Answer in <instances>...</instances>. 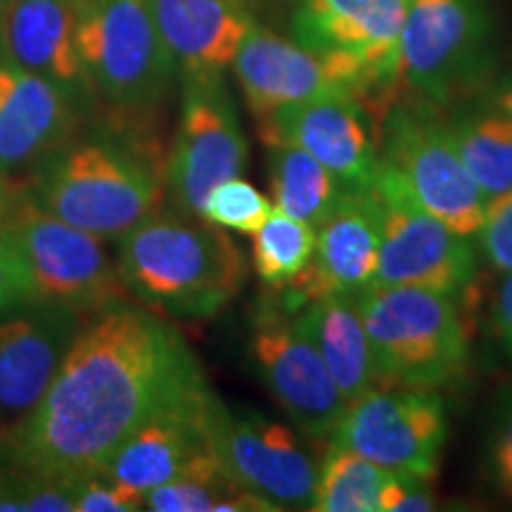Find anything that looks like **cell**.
<instances>
[{
    "mask_svg": "<svg viewBox=\"0 0 512 512\" xmlns=\"http://www.w3.org/2000/svg\"><path fill=\"white\" fill-rule=\"evenodd\" d=\"M382 238V204L375 190H349L316 226L311 264L283 287L287 311L325 294H361L375 280Z\"/></svg>",
    "mask_w": 512,
    "mask_h": 512,
    "instance_id": "obj_17",
    "label": "cell"
},
{
    "mask_svg": "<svg viewBox=\"0 0 512 512\" xmlns=\"http://www.w3.org/2000/svg\"><path fill=\"white\" fill-rule=\"evenodd\" d=\"M261 138L287 140L318 159L349 190H375L382 174L380 131L361 98H318L285 107L264 121Z\"/></svg>",
    "mask_w": 512,
    "mask_h": 512,
    "instance_id": "obj_16",
    "label": "cell"
},
{
    "mask_svg": "<svg viewBox=\"0 0 512 512\" xmlns=\"http://www.w3.org/2000/svg\"><path fill=\"white\" fill-rule=\"evenodd\" d=\"M392 470L330 444L318 470L313 512H380L382 491Z\"/></svg>",
    "mask_w": 512,
    "mask_h": 512,
    "instance_id": "obj_27",
    "label": "cell"
},
{
    "mask_svg": "<svg viewBox=\"0 0 512 512\" xmlns=\"http://www.w3.org/2000/svg\"><path fill=\"white\" fill-rule=\"evenodd\" d=\"M143 510V494L128 489L105 470L83 475L74 512H136Z\"/></svg>",
    "mask_w": 512,
    "mask_h": 512,
    "instance_id": "obj_31",
    "label": "cell"
},
{
    "mask_svg": "<svg viewBox=\"0 0 512 512\" xmlns=\"http://www.w3.org/2000/svg\"><path fill=\"white\" fill-rule=\"evenodd\" d=\"M373 351L375 382L437 389L465 373L470 344L453 294L408 285H370L358 294Z\"/></svg>",
    "mask_w": 512,
    "mask_h": 512,
    "instance_id": "obj_4",
    "label": "cell"
},
{
    "mask_svg": "<svg viewBox=\"0 0 512 512\" xmlns=\"http://www.w3.org/2000/svg\"><path fill=\"white\" fill-rule=\"evenodd\" d=\"M491 105L498 107V110L505 112L512 119V72L505 76L501 83H498V88L494 93V102H491Z\"/></svg>",
    "mask_w": 512,
    "mask_h": 512,
    "instance_id": "obj_36",
    "label": "cell"
},
{
    "mask_svg": "<svg viewBox=\"0 0 512 512\" xmlns=\"http://www.w3.org/2000/svg\"><path fill=\"white\" fill-rule=\"evenodd\" d=\"M27 316L0 323V415H27L83 328L81 311L34 304Z\"/></svg>",
    "mask_w": 512,
    "mask_h": 512,
    "instance_id": "obj_20",
    "label": "cell"
},
{
    "mask_svg": "<svg viewBox=\"0 0 512 512\" xmlns=\"http://www.w3.org/2000/svg\"><path fill=\"white\" fill-rule=\"evenodd\" d=\"M411 0H297L292 36L320 53L347 57L377 91L399 83V46Z\"/></svg>",
    "mask_w": 512,
    "mask_h": 512,
    "instance_id": "obj_15",
    "label": "cell"
},
{
    "mask_svg": "<svg viewBox=\"0 0 512 512\" xmlns=\"http://www.w3.org/2000/svg\"><path fill=\"white\" fill-rule=\"evenodd\" d=\"M377 195L382 204V238L373 285L427 287L463 294L477 275L472 238L422 209L382 166Z\"/></svg>",
    "mask_w": 512,
    "mask_h": 512,
    "instance_id": "obj_11",
    "label": "cell"
},
{
    "mask_svg": "<svg viewBox=\"0 0 512 512\" xmlns=\"http://www.w3.org/2000/svg\"><path fill=\"white\" fill-rule=\"evenodd\" d=\"M17 197H19V190L15 188V183L10 181V176L0 174V221L5 219V214H8Z\"/></svg>",
    "mask_w": 512,
    "mask_h": 512,
    "instance_id": "obj_37",
    "label": "cell"
},
{
    "mask_svg": "<svg viewBox=\"0 0 512 512\" xmlns=\"http://www.w3.org/2000/svg\"><path fill=\"white\" fill-rule=\"evenodd\" d=\"M178 76H223L254 29L247 0H147Z\"/></svg>",
    "mask_w": 512,
    "mask_h": 512,
    "instance_id": "obj_22",
    "label": "cell"
},
{
    "mask_svg": "<svg viewBox=\"0 0 512 512\" xmlns=\"http://www.w3.org/2000/svg\"><path fill=\"white\" fill-rule=\"evenodd\" d=\"M273 207L275 204L254 183L235 176L230 181L219 183L209 192L200 216L223 230L254 235L271 216Z\"/></svg>",
    "mask_w": 512,
    "mask_h": 512,
    "instance_id": "obj_29",
    "label": "cell"
},
{
    "mask_svg": "<svg viewBox=\"0 0 512 512\" xmlns=\"http://www.w3.org/2000/svg\"><path fill=\"white\" fill-rule=\"evenodd\" d=\"M211 448L223 472L275 510H311L320 465L290 427L264 415L221 406Z\"/></svg>",
    "mask_w": 512,
    "mask_h": 512,
    "instance_id": "obj_14",
    "label": "cell"
},
{
    "mask_svg": "<svg viewBox=\"0 0 512 512\" xmlns=\"http://www.w3.org/2000/svg\"><path fill=\"white\" fill-rule=\"evenodd\" d=\"M453 140L470 171L472 181L484 192L486 202L512 190V119L498 107L467 110L448 119Z\"/></svg>",
    "mask_w": 512,
    "mask_h": 512,
    "instance_id": "obj_26",
    "label": "cell"
},
{
    "mask_svg": "<svg viewBox=\"0 0 512 512\" xmlns=\"http://www.w3.org/2000/svg\"><path fill=\"white\" fill-rule=\"evenodd\" d=\"M36 204L105 242H119L164 207V169L112 136L57 147L38 164Z\"/></svg>",
    "mask_w": 512,
    "mask_h": 512,
    "instance_id": "obj_3",
    "label": "cell"
},
{
    "mask_svg": "<svg viewBox=\"0 0 512 512\" xmlns=\"http://www.w3.org/2000/svg\"><path fill=\"white\" fill-rule=\"evenodd\" d=\"M221 406L209 384L176 396L152 413L112 453L102 470L145 496L176 477L190 460L211 451V432Z\"/></svg>",
    "mask_w": 512,
    "mask_h": 512,
    "instance_id": "obj_18",
    "label": "cell"
},
{
    "mask_svg": "<svg viewBox=\"0 0 512 512\" xmlns=\"http://www.w3.org/2000/svg\"><path fill=\"white\" fill-rule=\"evenodd\" d=\"M489 470L498 491L512 501V399L498 411L491 430Z\"/></svg>",
    "mask_w": 512,
    "mask_h": 512,
    "instance_id": "obj_34",
    "label": "cell"
},
{
    "mask_svg": "<svg viewBox=\"0 0 512 512\" xmlns=\"http://www.w3.org/2000/svg\"><path fill=\"white\" fill-rule=\"evenodd\" d=\"M181 83V114L164 185L171 207L200 216L209 192L245 171L249 145L223 76H181Z\"/></svg>",
    "mask_w": 512,
    "mask_h": 512,
    "instance_id": "obj_9",
    "label": "cell"
},
{
    "mask_svg": "<svg viewBox=\"0 0 512 512\" xmlns=\"http://www.w3.org/2000/svg\"><path fill=\"white\" fill-rule=\"evenodd\" d=\"M491 318H494V332L498 344H501L505 356L512 363V273H505V278L498 285L491 304Z\"/></svg>",
    "mask_w": 512,
    "mask_h": 512,
    "instance_id": "obj_35",
    "label": "cell"
},
{
    "mask_svg": "<svg viewBox=\"0 0 512 512\" xmlns=\"http://www.w3.org/2000/svg\"><path fill=\"white\" fill-rule=\"evenodd\" d=\"M76 46L95 98L152 110L178 76L147 0H76Z\"/></svg>",
    "mask_w": 512,
    "mask_h": 512,
    "instance_id": "obj_5",
    "label": "cell"
},
{
    "mask_svg": "<svg viewBox=\"0 0 512 512\" xmlns=\"http://www.w3.org/2000/svg\"><path fill=\"white\" fill-rule=\"evenodd\" d=\"M81 105L60 86L0 62V174L41 164L74 133Z\"/></svg>",
    "mask_w": 512,
    "mask_h": 512,
    "instance_id": "obj_21",
    "label": "cell"
},
{
    "mask_svg": "<svg viewBox=\"0 0 512 512\" xmlns=\"http://www.w3.org/2000/svg\"><path fill=\"white\" fill-rule=\"evenodd\" d=\"M0 228L27 266L31 306L60 304L83 313L124 302L126 290L107 242L50 214L31 195L19 192Z\"/></svg>",
    "mask_w": 512,
    "mask_h": 512,
    "instance_id": "obj_6",
    "label": "cell"
},
{
    "mask_svg": "<svg viewBox=\"0 0 512 512\" xmlns=\"http://www.w3.org/2000/svg\"><path fill=\"white\" fill-rule=\"evenodd\" d=\"M143 510L150 512H261L275 510L264 498L249 494L230 479L216 458L214 448L143 496Z\"/></svg>",
    "mask_w": 512,
    "mask_h": 512,
    "instance_id": "obj_25",
    "label": "cell"
},
{
    "mask_svg": "<svg viewBox=\"0 0 512 512\" xmlns=\"http://www.w3.org/2000/svg\"><path fill=\"white\" fill-rule=\"evenodd\" d=\"M268 176L275 207L313 228L328 219L349 188L318 159L287 140H268Z\"/></svg>",
    "mask_w": 512,
    "mask_h": 512,
    "instance_id": "obj_24",
    "label": "cell"
},
{
    "mask_svg": "<svg viewBox=\"0 0 512 512\" xmlns=\"http://www.w3.org/2000/svg\"><path fill=\"white\" fill-rule=\"evenodd\" d=\"M0 62L43 76L83 107L95 98L76 46V0H12L0 10Z\"/></svg>",
    "mask_w": 512,
    "mask_h": 512,
    "instance_id": "obj_19",
    "label": "cell"
},
{
    "mask_svg": "<svg viewBox=\"0 0 512 512\" xmlns=\"http://www.w3.org/2000/svg\"><path fill=\"white\" fill-rule=\"evenodd\" d=\"M448 434L446 403L434 389L375 384L339 415L330 444L392 472L432 479Z\"/></svg>",
    "mask_w": 512,
    "mask_h": 512,
    "instance_id": "obj_10",
    "label": "cell"
},
{
    "mask_svg": "<svg viewBox=\"0 0 512 512\" xmlns=\"http://www.w3.org/2000/svg\"><path fill=\"white\" fill-rule=\"evenodd\" d=\"M126 294L166 318L209 320L238 297L247 261L238 242L202 216L159 209L119 240Z\"/></svg>",
    "mask_w": 512,
    "mask_h": 512,
    "instance_id": "obj_2",
    "label": "cell"
},
{
    "mask_svg": "<svg viewBox=\"0 0 512 512\" xmlns=\"http://www.w3.org/2000/svg\"><path fill=\"white\" fill-rule=\"evenodd\" d=\"M316 228L273 207L271 216L252 235V264L261 283L273 290L292 285L311 264Z\"/></svg>",
    "mask_w": 512,
    "mask_h": 512,
    "instance_id": "obj_28",
    "label": "cell"
},
{
    "mask_svg": "<svg viewBox=\"0 0 512 512\" xmlns=\"http://www.w3.org/2000/svg\"><path fill=\"white\" fill-rule=\"evenodd\" d=\"M10 3H12V0H0V10H3L5 5H10Z\"/></svg>",
    "mask_w": 512,
    "mask_h": 512,
    "instance_id": "obj_38",
    "label": "cell"
},
{
    "mask_svg": "<svg viewBox=\"0 0 512 512\" xmlns=\"http://www.w3.org/2000/svg\"><path fill=\"white\" fill-rule=\"evenodd\" d=\"M207 382L181 332L164 316L114 304L83 325L41 401L0 434L10 472L83 477L152 413Z\"/></svg>",
    "mask_w": 512,
    "mask_h": 512,
    "instance_id": "obj_1",
    "label": "cell"
},
{
    "mask_svg": "<svg viewBox=\"0 0 512 512\" xmlns=\"http://www.w3.org/2000/svg\"><path fill=\"white\" fill-rule=\"evenodd\" d=\"M382 166L408 197L458 233L475 240L486 197L472 181L448 119L427 100L396 105L380 126Z\"/></svg>",
    "mask_w": 512,
    "mask_h": 512,
    "instance_id": "obj_7",
    "label": "cell"
},
{
    "mask_svg": "<svg viewBox=\"0 0 512 512\" xmlns=\"http://www.w3.org/2000/svg\"><path fill=\"white\" fill-rule=\"evenodd\" d=\"M249 361L256 377L309 439H330L347 399L339 392L323 356L294 323V313L280 306L256 311Z\"/></svg>",
    "mask_w": 512,
    "mask_h": 512,
    "instance_id": "obj_13",
    "label": "cell"
},
{
    "mask_svg": "<svg viewBox=\"0 0 512 512\" xmlns=\"http://www.w3.org/2000/svg\"><path fill=\"white\" fill-rule=\"evenodd\" d=\"M294 323L323 356L339 392L351 401L375 387V366L358 294H325L294 311Z\"/></svg>",
    "mask_w": 512,
    "mask_h": 512,
    "instance_id": "obj_23",
    "label": "cell"
},
{
    "mask_svg": "<svg viewBox=\"0 0 512 512\" xmlns=\"http://www.w3.org/2000/svg\"><path fill=\"white\" fill-rule=\"evenodd\" d=\"M475 240L486 264L503 275L512 273V190L486 202Z\"/></svg>",
    "mask_w": 512,
    "mask_h": 512,
    "instance_id": "obj_30",
    "label": "cell"
},
{
    "mask_svg": "<svg viewBox=\"0 0 512 512\" xmlns=\"http://www.w3.org/2000/svg\"><path fill=\"white\" fill-rule=\"evenodd\" d=\"M230 69L259 126L297 102L337 95L366 98L370 91H377L373 79L356 62L302 46L259 24L242 41Z\"/></svg>",
    "mask_w": 512,
    "mask_h": 512,
    "instance_id": "obj_12",
    "label": "cell"
},
{
    "mask_svg": "<svg viewBox=\"0 0 512 512\" xmlns=\"http://www.w3.org/2000/svg\"><path fill=\"white\" fill-rule=\"evenodd\" d=\"M494 19L486 0H411L399 83L432 105L470 93L489 72Z\"/></svg>",
    "mask_w": 512,
    "mask_h": 512,
    "instance_id": "obj_8",
    "label": "cell"
},
{
    "mask_svg": "<svg viewBox=\"0 0 512 512\" xmlns=\"http://www.w3.org/2000/svg\"><path fill=\"white\" fill-rule=\"evenodd\" d=\"M434 510L430 479L406 472H392L382 491L380 512H427Z\"/></svg>",
    "mask_w": 512,
    "mask_h": 512,
    "instance_id": "obj_33",
    "label": "cell"
},
{
    "mask_svg": "<svg viewBox=\"0 0 512 512\" xmlns=\"http://www.w3.org/2000/svg\"><path fill=\"white\" fill-rule=\"evenodd\" d=\"M31 304V280L15 242L0 228V311Z\"/></svg>",
    "mask_w": 512,
    "mask_h": 512,
    "instance_id": "obj_32",
    "label": "cell"
}]
</instances>
